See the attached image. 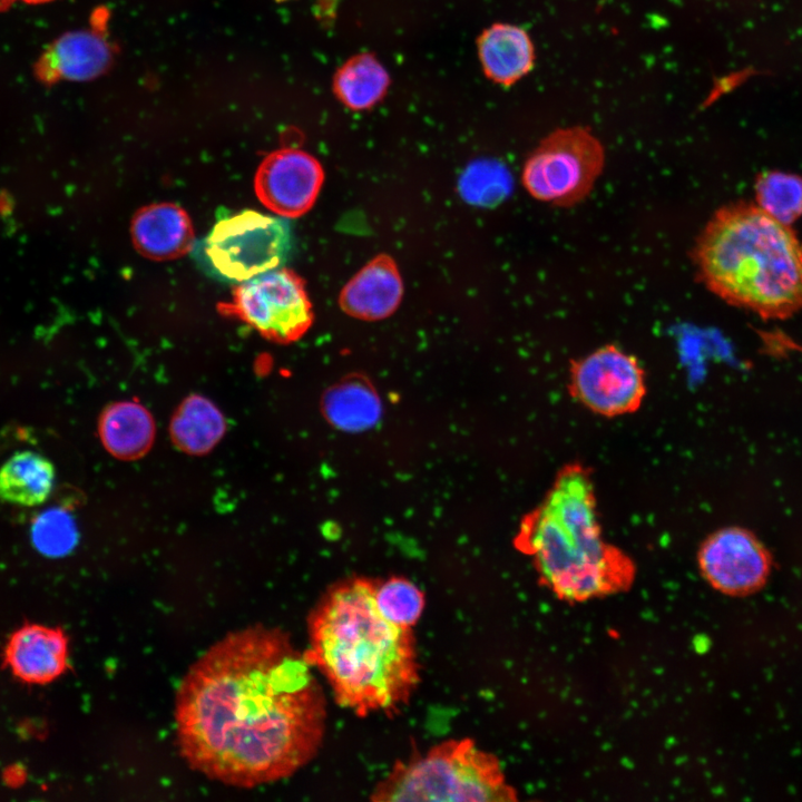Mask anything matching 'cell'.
<instances>
[{
  "label": "cell",
  "mask_w": 802,
  "mask_h": 802,
  "mask_svg": "<svg viewBox=\"0 0 802 802\" xmlns=\"http://www.w3.org/2000/svg\"><path fill=\"white\" fill-rule=\"evenodd\" d=\"M175 721L190 767L253 788L290 776L315 756L326 704L287 634L255 625L226 635L189 667Z\"/></svg>",
  "instance_id": "cell-1"
},
{
  "label": "cell",
  "mask_w": 802,
  "mask_h": 802,
  "mask_svg": "<svg viewBox=\"0 0 802 802\" xmlns=\"http://www.w3.org/2000/svg\"><path fill=\"white\" fill-rule=\"evenodd\" d=\"M692 258L705 287L764 320L802 312V242L755 203L720 207L705 224Z\"/></svg>",
  "instance_id": "cell-3"
},
{
  "label": "cell",
  "mask_w": 802,
  "mask_h": 802,
  "mask_svg": "<svg viewBox=\"0 0 802 802\" xmlns=\"http://www.w3.org/2000/svg\"><path fill=\"white\" fill-rule=\"evenodd\" d=\"M77 529L71 516L62 509L40 515L32 526L36 547L48 556H62L77 542Z\"/></svg>",
  "instance_id": "cell-25"
},
{
  "label": "cell",
  "mask_w": 802,
  "mask_h": 802,
  "mask_svg": "<svg viewBox=\"0 0 802 802\" xmlns=\"http://www.w3.org/2000/svg\"><path fill=\"white\" fill-rule=\"evenodd\" d=\"M111 57V47L98 29L74 30L47 46L33 72L38 81L48 86L60 80L85 81L106 71Z\"/></svg>",
  "instance_id": "cell-12"
},
{
  "label": "cell",
  "mask_w": 802,
  "mask_h": 802,
  "mask_svg": "<svg viewBox=\"0 0 802 802\" xmlns=\"http://www.w3.org/2000/svg\"><path fill=\"white\" fill-rule=\"evenodd\" d=\"M4 661L12 674L23 682L49 683L67 668L68 639L59 628L25 625L10 636Z\"/></svg>",
  "instance_id": "cell-13"
},
{
  "label": "cell",
  "mask_w": 802,
  "mask_h": 802,
  "mask_svg": "<svg viewBox=\"0 0 802 802\" xmlns=\"http://www.w3.org/2000/svg\"><path fill=\"white\" fill-rule=\"evenodd\" d=\"M98 432L105 449L111 456L121 460H135L150 449L155 439V422L140 403L119 401L102 411Z\"/></svg>",
  "instance_id": "cell-16"
},
{
  "label": "cell",
  "mask_w": 802,
  "mask_h": 802,
  "mask_svg": "<svg viewBox=\"0 0 802 802\" xmlns=\"http://www.w3.org/2000/svg\"><path fill=\"white\" fill-rule=\"evenodd\" d=\"M292 250V232L282 217L255 211L224 216L190 253L207 275L228 283H242L280 268Z\"/></svg>",
  "instance_id": "cell-6"
},
{
  "label": "cell",
  "mask_w": 802,
  "mask_h": 802,
  "mask_svg": "<svg viewBox=\"0 0 802 802\" xmlns=\"http://www.w3.org/2000/svg\"><path fill=\"white\" fill-rule=\"evenodd\" d=\"M374 585L353 578L331 587L309 616L303 653L325 677L338 704L359 716L397 711L420 679L412 629L380 614Z\"/></svg>",
  "instance_id": "cell-2"
},
{
  "label": "cell",
  "mask_w": 802,
  "mask_h": 802,
  "mask_svg": "<svg viewBox=\"0 0 802 802\" xmlns=\"http://www.w3.org/2000/svg\"><path fill=\"white\" fill-rule=\"evenodd\" d=\"M373 597L378 610L388 622L410 629L419 620L426 603L421 589L403 577L375 583Z\"/></svg>",
  "instance_id": "cell-23"
},
{
  "label": "cell",
  "mask_w": 802,
  "mask_h": 802,
  "mask_svg": "<svg viewBox=\"0 0 802 802\" xmlns=\"http://www.w3.org/2000/svg\"><path fill=\"white\" fill-rule=\"evenodd\" d=\"M323 180L324 172L316 158L300 149L283 148L261 163L255 192L272 212L297 217L313 206Z\"/></svg>",
  "instance_id": "cell-11"
},
{
  "label": "cell",
  "mask_w": 802,
  "mask_h": 802,
  "mask_svg": "<svg viewBox=\"0 0 802 802\" xmlns=\"http://www.w3.org/2000/svg\"><path fill=\"white\" fill-rule=\"evenodd\" d=\"M373 801L497 802L515 800L495 756L470 739L449 740L397 762L371 794Z\"/></svg>",
  "instance_id": "cell-5"
},
{
  "label": "cell",
  "mask_w": 802,
  "mask_h": 802,
  "mask_svg": "<svg viewBox=\"0 0 802 802\" xmlns=\"http://www.w3.org/2000/svg\"><path fill=\"white\" fill-rule=\"evenodd\" d=\"M55 481L52 463L33 451H20L0 467V500L37 506L50 495Z\"/></svg>",
  "instance_id": "cell-20"
},
{
  "label": "cell",
  "mask_w": 802,
  "mask_h": 802,
  "mask_svg": "<svg viewBox=\"0 0 802 802\" xmlns=\"http://www.w3.org/2000/svg\"><path fill=\"white\" fill-rule=\"evenodd\" d=\"M697 564L716 590L743 596L761 588L771 571V557L749 530L726 527L711 534L698 548Z\"/></svg>",
  "instance_id": "cell-10"
},
{
  "label": "cell",
  "mask_w": 802,
  "mask_h": 802,
  "mask_svg": "<svg viewBox=\"0 0 802 802\" xmlns=\"http://www.w3.org/2000/svg\"><path fill=\"white\" fill-rule=\"evenodd\" d=\"M755 204L774 219L791 225L802 216V177L769 170L754 184Z\"/></svg>",
  "instance_id": "cell-22"
},
{
  "label": "cell",
  "mask_w": 802,
  "mask_h": 802,
  "mask_svg": "<svg viewBox=\"0 0 802 802\" xmlns=\"http://www.w3.org/2000/svg\"><path fill=\"white\" fill-rule=\"evenodd\" d=\"M568 387L580 404L608 418L637 411L647 391L646 374L637 358L615 344L571 360Z\"/></svg>",
  "instance_id": "cell-9"
},
{
  "label": "cell",
  "mask_w": 802,
  "mask_h": 802,
  "mask_svg": "<svg viewBox=\"0 0 802 802\" xmlns=\"http://www.w3.org/2000/svg\"><path fill=\"white\" fill-rule=\"evenodd\" d=\"M20 1L26 2L28 4H41V3L50 2L52 0H20Z\"/></svg>",
  "instance_id": "cell-27"
},
{
  "label": "cell",
  "mask_w": 802,
  "mask_h": 802,
  "mask_svg": "<svg viewBox=\"0 0 802 802\" xmlns=\"http://www.w3.org/2000/svg\"><path fill=\"white\" fill-rule=\"evenodd\" d=\"M226 424L219 409L207 398L192 394L175 411L169 432L173 442L188 454H205L223 438Z\"/></svg>",
  "instance_id": "cell-18"
},
{
  "label": "cell",
  "mask_w": 802,
  "mask_h": 802,
  "mask_svg": "<svg viewBox=\"0 0 802 802\" xmlns=\"http://www.w3.org/2000/svg\"><path fill=\"white\" fill-rule=\"evenodd\" d=\"M335 91L350 108L365 109L384 95L389 76L371 55H360L346 62L335 78Z\"/></svg>",
  "instance_id": "cell-21"
},
{
  "label": "cell",
  "mask_w": 802,
  "mask_h": 802,
  "mask_svg": "<svg viewBox=\"0 0 802 802\" xmlns=\"http://www.w3.org/2000/svg\"><path fill=\"white\" fill-rule=\"evenodd\" d=\"M16 0H0V12H3L13 4Z\"/></svg>",
  "instance_id": "cell-26"
},
{
  "label": "cell",
  "mask_w": 802,
  "mask_h": 802,
  "mask_svg": "<svg viewBox=\"0 0 802 802\" xmlns=\"http://www.w3.org/2000/svg\"><path fill=\"white\" fill-rule=\"evenodd\" d=\"M131 236L138 252L158 261L179 257L194 244L188 215L179 206L169 203L139 209L131 223Z\"/></svg>",
  "instance_id": "cell-15"
},
{
  "label": "cell",
  "mask_w": 802,
  "mask_h": 802,
  "mask_svg": "<svg viewBox=\"0 0 802 802\" xmlns=\"http://www.w3.org/2000/svg\"><path fill=\"white\" fill-rule=\"evenodd\" d=\"M402 294V280L395 262L389 255L380 254L345 284L339 304L353 317L378 321L397 310Z\"/></svg>",
  "instance_id": "cell-14"
},
{
  "label": "cell",
  "mask_w": 802,
  "mask_h": 802,
  "mask_svg": "<svg viewBox=\"0 0 802 802\" xmlns=\"http://www.w3.org/2000/svg\"><path fill=\"white\" fill-rule=\"evenodd\" d=\"M516 547L528 555L544 584L568 602H584L627 587L632 559L603 538L591 473L568 463L541 502L520 522Z\"/></svg>",
  "instance_id": "cell-4"
},
{
  "label": "cell",
  "mask_w": 802,
  "mask_h": 802,
  "mask_svg": "<svg viewBox=\"0 0 802 802\" xmlns=\"http://www.w3.org/2000/svg\"><path fill=\"white\" fill-rule=\"evenodd\" d=\"M322 409L333 427L346 432L372 428L382 413L378 393L360 378L346 379L331 387L323 395Z\"/></svg>",
  "instance_id": "cell-19"
},
{
  "label": "cell",
  "mask_w": 802,
  "mask_h": 802,
  "mask_svg": "<svg viewBox=\"0 0 802 802\" xmlns=\"http://www.w3.org/2000/svg\"><path fill=\"white\" fill-rule=\"evenodd\" d=\"M506 169L493 160H476L462 173L459 192L472 205L490 206L500 202L508 192Z\"/></svg>",
  "instance_id": "cell-24"
},
{
  "label": "cell",
  "mask_w": 802,
  "mask_h": 802,
  "mask_svg": "<svg viewBox=\"0 0 802 802\" xmlns=\"http://www.w3.org/2000/svg\"><path fill=\"white\" fill-rule=\"evenodd\" d=\"M222 311L237 316L267 340L283 344L299 340L313 322L304 282L287 268H275L239 283Z\"/></svg>",
  "instance_id": "cell-8"
},
{
  "label": "cell",
  "mask_w": 802,
  "mask_h": 802,
  "mask_svg": "<svg viewBox=\"0 0 802 802\" xmlns=\"http://www.w3.org/2000/svg\"><path fill=\"white\" fill-rule=\"evenodd\" d=\"M479 56L490 79L511 85L531 70L535 50L524 29L499 23L487 29L480 37Z\"/></svg>",
  "instance_id": "cell-17"
},
{
  "label": "cell",
  "mask_w": 802,
  "mask_h": 802,
  "mask_svg": "<svg viewBox=\"0 0 802 802\" xmlns=\"http://www.w3.org/2000/svg\"><path fill=\"white\" fill-rule=\"evenodd\" d=\"M605 150L585 127L549 134L527 158L521 180L536 199L571 206L586 198L604 169Z\"/></svg>",
  "instance_id": "cell-7"
}]
</instances>
